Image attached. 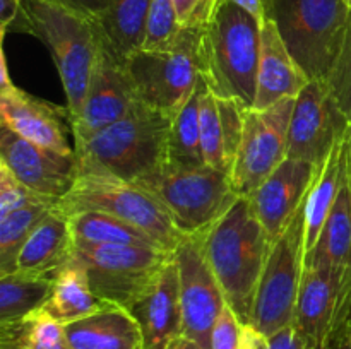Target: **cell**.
<instances>
[{"label":"cell","instance_id":"cell-14","mask_svg":"<svg viewBox=\"0 0 351 349\" xmlns=\"http://www.w3.org/2000/svg\"><path fill=\"white\" fill-rule=\"evenodd\" d=\"M180 277L182 335L204 349H211L216 320L225 310L226 300L215 272L202 252L199 235H187L175 250Z\"/></svg>","mask_w":351,"mask_h":349},{"label":"cell","instance_id":"cell-25","mask_svg":"<svg viewBox=\"0 0 351 349\" xmlns=\"http://www.w3.org/2000/svg\"><path fill=\"white\" fill-rule=\"evenodd\" d=\"M105 305L108 303L96 296L89 286L88 274L81 263L71 259L53 276V289L41 308L62 325H67L101 310Z\"/></svg>","mask_w":351,"mask_h":349},{"label":"cell","instance_id":"cell-37","mask_svg":"<svg viewBox=\"0 0 351 349\" xmlns=\"http://www.w3.org/2000/svg\"><path fill=\"white\" fill-rule=\"evenodd\" d=\"M243 327L235 311L226 305L216 320L211 334V349H240L242 348Z\"/></svg>","mask_w":351,"mask_h":349},{"label":"cell","instance_id":"cell-48","mask_svg":"<svg viewBox=\"0 0 351 349\" xmlns=\"http://www.w3.org/2000/svg\"><path fill=\"white\" fill-rule=\"evenodd\" d=\"M343 2H345V3H346V5H348V7H350V9H351V0H343Z\"/></svg>","mask_w":351,"mask_h":349},{"label":"cell","instance_id":"cell-43","mask_svg":"<svg viewBox=\"0 0 351 349\" xmlns=\"http://www.w3.org/2000/svg\"><path fill=\"white\" fill-rule=\"evenodd\" d=\"M240 349H267V339L263 334L252 328L250 325L243 327L242 348Z\"/></svg>","mask_w":351,"mask_h":349},{"label":"cell","instance_id":"cell-20","mask_svg":"<svg viewBox=\"0 0 351 349\" xmlns=\"http://www.w3.org/2000/svg\"><path fill=\"white\" fill-rule=\"evenodd\" d=\"M308 82L307 75L285 47L273 21L264 19L261 27L256 101L252 108H271L281 99L297 98Z\"/></svg>","mask_w":351,"mask_h":349},{"label":"cell","instance_id":"cell-24","mask_svg":"<svg viewBox=\"0 0 351 349\" xmlns=\"http://www.w3.org/2000/svg\"><path fill=\"white\" fill-rule=\"evenodd\" d=\"M151 2L153 0H108L105 9L93 17L103 48L122 64L143 50Z\"/></svg>","mask_w":351,"mask_h":349},{"label":"cell","instance_id":"cell-4","mask_svg":"<svg viewBox=\"0 0 351 349\" xmlns=\"http://www.w3.org/2000/svg\"><path fill=\"white\" fill-rule=\"evenodd\" d=\"M47 44L67 98L69 120L81 109L101 41L91 16L51 0H23L21 29Z\"/></svg>","mask_w":351,"mask_h":349},{"label":"cell","instance_id":"cell-21","mask_svg":"<svg viewBox=\"0 0 351 349\" xmlns=\"http://www.w3.org/2000/svg\"><path fill=\"white\" fill-rule=\"evenodd\" d=\"M64 327L71 349H146L137 320L117 305H105Z\"/></svg>","mask_w":351,"mask_h":349},{"label":"cell","instance_id":"cell-6","mask_svg":"<svg viewBox=\"0 0 351 349\" xmlns=\"http://www.w3.org/2000/svg\"><path fill=\"white\" fill-rule=\"evenodd\" d=\"M64 214L79 211H101L112 214L160 242L168 252H175L187 235L177 228L163 204L134 181L120 180L106 173H77L71 190L58 201Z\"/></svg>","mask_w":351,"mask_h":349},{"label":"cell","instance_id":"cell-46","mask_svg":"<svg viewBox=\"0 0 351 349\" xmlns=\"http://www.w3.org/2000/svg\"><path fill=\"white\" fill-rule=\"evenodd\" d=\"M345 339H346V341H348L350 344H351V322H350L348 327L345 328Z\"/></svg>","mask_w":351,"mask_h":349},{"label":"cell","instance_id":"cell-30","mask_svg":"<svg viewBox=\"0 0 351 349\" xmlns=\"http://www.w3.org/2000/svg\"><path fill=\"white\" fill-rule=\"evenodd\" d=\"M53 277L10 272L0 276V324L40 310L50 298Z\"/></svg>","mask_w":351,"mask_h":349},{"label":"cell","instance_id":"cell-34","mask_svg":"<svg viewBox=\"0 0 351 349\" xmlns=\"http://www.w3.org/2000/svg\"><path fill=\"white\" fill-rule=\"evenodd\" d=\"M326 82L329 86V91L338 101L339 108L351 122V10L341 50H339L338 58H336L331 74L326 79Z\"/></svg>","mask_w":351,"mask_h":349},{"label":"cell","instance_id":"cell-29","mask_svg":"<svg viewBox=\"0 0 351 349\" xmlns=\"http://www.w3.org/2000/svg\"><path fill=\"white\" fill-rule=\"evenodd\" d=\"M202 86L204 81L201 79L192 98L182 106L177 115L171 116L170 137H168V166L199 168L206 164L201 146V120H199Z\"/></svg>","mask_w":351,"mask_h":349},{"label":"cell","instance_id":"cell-13","mask_svg":"<svg viewBox=\"0 0 351 349\" xmlns=\"http://www.w3.org/2000/svg\"><path fill=\"white\" fill-rule=\"evenodd\" d=\"M350 127L351 122L329 91L328 82L311 81L295 98L287 157L319 166Z\"/></svg>","mask_w":351,"mask_h":349},{"label":"cell","instance_id":"cell-39","mask_svg":"<svg viewBox=\"0 0 351 349\" xmlns=\"http://www.w3.org/2000/svg\"><path fill=\"white\" fill-rule=\"evenodd\" d=\"M267 339V349H308L300 332L293 324L287 325L281 331L274 332Z\"/></svg>","mask_w":351,"mask_h":349},{"label":"cell","instance_id":"cell-19","mask_svg":"<svg viewBox=\"0 0 351 349\" xmlns=\"http://www.w3.org/2000/svg\"><path fill=\"white\" fill-rule=\"evenodd\" d=\"M129 311L143 331L146 349H167L182 335L180 277L175 255Z\"/></svg>","mask_w":351,"mask_h":349},{"label":"cell","instance_id":"cell-18","mask_svg":"<svg viewBox=\"0 0 351 349\" xmlns=\"http://www.w3.org/2000/svg\"><path fill=\"white\" fill-rule=\"evenodd\" d=\"M69 109L57 108L12 82L0 86V122L17 135L60 154H75L65 137Z\"/></svg>","mask_w":351,"mask_h":349},{"label":"cell","instance_id":"cell-40","mask_svg":"<svg viewBox=\"0 0 351 349\" xmlns=\"http://www.w3.org/2000/svg\"><path fill=\"white\" fill-rule=\"evenodd\" d=\"M23 23V0H0V29L19 31Z\"/></svg>","mask_w":351,"mask_h":349},{"label":"cell","instance_id":"cell-15","mask_svg":"<svg viewBox=\"0 0 351 349\" xmlns=\"http://www.w3.org/2000/svg\"><path fill=\"white\" fill-rule=\"evenodd\" d=\"M139 101L125 64L103 48L89 81L81 109L69 120L74 149L98 135L106 127L122 120Z\"/></svg>","mask_w":351,"mask_h":349},{"label":"cell","instance_id":"cell-1","mask_svg":"<svg viewBox=\"0 0 351 349\" xmlns=\"http://www.w3.org/2000/svg\"><path fill=\"white\" fill-rule=\"evenodd\" d=\"M197 235L226 305L243 325H249L261 274L273 245L249 198H237L215 224Z\"/></svg>","mask_w":351,"mask_h":349},{"label":"cell","instance_id":"cell-35","mask_svg":"<svg viewBox=\"0 0 351 349\" xmlns=\"http://www.w3.org/2000/svg\"><path fill=\"white\" fill-rule=\"evenodd\" d=\"M41 202L57 204V201L43 197L27 188L23 181L17 180L16 174L5 164L0 163V218L27 205L41 204Z\"/></svg>","mask_w":351,"mask_h":349},{"label":"cell","instance_id":"cell-32","mask_svg":"<svg viewBox=\"0 0 351 349\" xmlns=\"http://www.w3.org/2000/svg\"><path fill=\"white\" fill-rule=\"evenodd\" d=\"M199 120H201V146L204 161L208 166L226 171L230 174V166L225 156V142H223L221 118L218 112V99L202 86L201 101H199Z\"/></svg>","mask_w":351,"mask_h":349},{"label":"cell","instance_id":"cell-44","mask_svg":"<svg viewBox=\"0 0 351 349\" xmlns=\"http://www.w3.org/2000/svg\"><path fill=\"white\" fill-rule=\"evenodd\" d=\"M167 349H204V348L199 346L195 341H192V339L185 337V335H178V337H175L173 341L167 346Z\"/></svg>","mask_w":351,"mask_h":349},{"label":"cell","instance_id":"cell-33","mask_svg":"<svg viewBox=\"0 0 351 349\" xmlns=\"http://www.w3.org/2000/svg\"><path fill=\"white\" fill-rule=\"evenodd\" d=\"M182 31L177 10L171 0H153L147 14L146 40L143 50L168 48Z\"/></svg>","mask_w":351,"mask_h":349},{"label":"cell","instance_id":"cell-38","mask_svg":"<svg viewBox=\"0 0 351 349\" xmlns=\"http://www.w3.org/2000/svg\"><path fill=\"white\" fill-rule=\"evenodd\" d=\"M182 27H202L215 12L219 0H171Z\"/></svg>","mask_w":351,"mask_h":349},{"label":"cell","instance_id":"cell-9","mask_svg":"<svg viewBox=\"0 0 351 349\" xmlns=\"http://www.w3.org/2000/svg\"><path fill=\"white\" fill-rule=\"evenodd\" d=\"M307 201V198H305ZM305 202L285 231L273 242L261 274L250 327L264 337L293 324L305 267Z\"/></svg>","mask_w":351,"mask_h":349},{"label":"cell","instance_id":"cell-41","mask_svg":"<svg viewBox=\"0 0 351 349\" xmlns=\"http://www.w3.org/2000/svg\"><path fill=\"white\" fill-rule=\"evenodd\" d=\"M51 2L62 3V5H67L71 9L79 10V12L86 14V16L96 17L105 9L108 0H51Z\"/></svg>","mask_w":351,"mask_h":349},{"label":"cell","instance_id":"cell-10","mask_svg":"<svg viewBox=\"0 0 351 349\" xmlns=\"http://www.w3.org/2000/svg\"><path fill=\"white\" fill-rule=\"evenodd\" d=\"M173 255L175 252L149 246L81 243H74L72 252V259L88 274L96 296L125 310L139 300Z\"/></svg>","mask_w":351,"mask_h":349},{"label":"cell","instance_id":"cell-7","mask_svg":"<svg viewBox=\"0 0 351 349\" xmlns=\"http://www.w3.org/2000/svg\"><path fill=\"white\" fill-rule=\"evenodd\" d=\"M134 183L153 194L167 207L184 235L206 231L239 198L230 174L208 164L199 168L165 164Z\"/></svg>","mask_w":351,"mask_h":349},{"label":"cell","instance_id":"cell-26","mask_svg":"<svg viewBox=\"0 0 351 349\" xmlns=\"http://www.w3.org/2000/svg\"><path fill=\"white\" fill-rule=\"evenodd\" d=\"M346 135L336 144L328 159L319 166L315 180L305 201V248L307 252L317 242L326 219L338 197L343 178V164H345Z\"/></svg>","mask_w":351,"mask_h":349},{"label":"cell","instance_id":"cell-36","mask_svg":"<svg viewBox=\"0 0 351 349\" xmlns=\"http://www.w3.org/2000/svg\"><path fill=\"white\" fill-rule=\"evenodd\" d=\"M216 99H218V112L219 118H221L226 163H228L230 173H232L233 163H235L237 153H239L240 140H242L243 112H245V106L237 101V99L218 98V96H216Z\"/></svg>","mask_w":351,"mask_h":349},{"label":"cell","instance_id":"cell-27","mask_svg":"<svg viewBox=\"0 0 351 349\" xmlns=\"http://www.w3.org/2000/svg\"><path fill=\"white\" fill-rule=\"evenodd\" d=\"M74 243L81 245H129L165 250L158 240L143 229L101 211H79L67 214ZM168 252V250H167Z\"/></svg>","mask_w":351,"mask_h":349},{"label":"cell","instance_id":"cell-3","mask_svg":"<svg viewBox=\"0 0 351 349\" xmlns=\"http://www.w3.org/2000/svg\"><path fill=\"white\" fill-rule=\"evenodd\" d=\"M171 116L143 101L122 120L74 149L77 173H106L136 181L168 163Z\"/></svg>","mask_w":351,"mask_h":349},{"label":"cell","instance_id":"cell-45","mask_svg":"<svg viewBox=\"0 0 351 349\" xmlns=\"http://www.w3.org/2000/svg\"><path fill=\"white\" fill-rule=\"evenodd\" d=\"M326 349H351V344L345 339V331H343L341 334L336 335V337L329 342V346Z\"/></svg>","mask_w":351,"mask_h":349},{"label":"cell","instance_id":"cell-31","mask_svg":"<svg viewBox=\"0 0 351 349\" xmlns=\"http://www.w3.org/2000/svg\"><path fill=\"white\" fill-rule=\"evenodd\" d=\"M57 204L41 202L0 218V276L16 272V262L21 250L36 226L57 207Z\"/></svg>","mask_w":351,"mask_h":349},{"label":"cell","instance_id":"cell-28","mask_svg":"<svg viewBox=\"0 0 351 349\" xmlns=\"http://www.w3.org/2000/svg\"><path fill=\"white\" fill-rule=\"evenodd\" d=\"M0 349H71L65 327L43 308L0 324Z\"/></svg>","mask_w":351,"mask_h":349},{"label":"cell","instance_id":"cell-17","mask_svg":"<svg viewBox=\"0 0 351 349\" xmlns=\"http://www.w3.org/2000/svg\"><path fill=\"white\" fill-rule=\"evenodd\" d=\"M319 166L287 157L256 192L245 197L271 242L285 231L298 209L304 205Z\"/></svg>","mask_w":351,"mask_h":349},{"label":"cell","instance_id":"cell-11","mask_svg":"<svg viewBox=\"0 0 351 349\" xmlns=\"http://www.w3.org/2000/svg\"><path fill=\"white\" fill-rule=\"evenodd\" d=\"M293 106L295 98H287L271 108H245L242 140L230 173L239 197H249L287 159Z\"/></svg>","mask_w":351,"mask_h":349},{"label":"cell","instance_id":"cell-47","mask_svg":"<svg viewBox=\"0 0 351 349\" xmlns=\"http://www.w3.org/2000/svg\"><path fill=\"white\" fill-rule=\"evenodd\" d=\"M348 146H350V156H351V127L348 130Z\"/></svg>","mask_w":351,"mask_h":349},{"label":"cell","instance_id":"cell-42","mask_svg":"<svg viewBox=\"0 0 351 349\" xmlns=\"http://www.w3.org/2000/svg\"><path fill=\"white\" fill-rule=\"evenodd\" d=\"M225 2L233 3V5L240 7L250 16L256 17L259 23H264L266 19V9H264V0H225Z\"/></svg>","mask_w":351,"mask_h":349},{"label":"cell","instance_id":"cell-2","mask_svg":"<svg viewBox=\"0 0 351 349\" xmlns=\"http://www.w3.org/2000/svg\"><path fill=\"white\" fill-rule=\"evenodd\" d=\"M263 23L240 7L219 0L199 27L201 77L218 98L237 99L245 108L256 101Z\"/></svg>","mask_w":351,"mask_h":349},{"label":"cell","instance_id":"cell-23","mask_svg":"<svg viewBox=\"0 0 351 349\" xmlns=\"http://www.w3.org/2000/svg\"><path fill=\"white\" fill-rule=\"evenodd\" d=\"M305 266L351 269V156L348 135L341 187L317 242L305 253Z\"/></svg>","mask_w":351,"mask_h":349},{"label":"cell","instance_id":"cell-5","mask_svg":"<svg viewBox=\"0 0 351 349\" xmlns=\"http://www.w3.org/2000/svg\"><path fill=\"white\" fill-rule=\"evenodd\" d=\"M264 9L308 81H326L345 40L350 7L343 0H264Z\"/></svg>","mask_w":351,"mask_h":349},{"label":"cell","instance_id":"cell-8","mask_svg":"<svg viewBox=\"0 0 351 349\" xmlns=\"http://www.w3.org/2000/svg\"><path fill=\"white\" fill-rule=\"evenodd\" d=\"M139 101L173 116L201 82L199 27H182L163 50H139L125 62Z\"/></svg>","mask_w":351,"mask_h":349},{"label":"cell","instance_id":"cell-12","mask_svg":"<svg viewBox=\"0 0 351 349\" xmlns=\"http://www.w3.org/2000/svg\"><path fill=\"white\" fill-rule=\"evenodd\" d=\"M351 322V269L304 267L293 325L308 349H326Z\"/></svg>","mask_w":351,"mask_h":349},{"label":"cell","instance_id":"cell-16","mask_svg":"<svg viewBox=\"0 0 351 349\" xmlns=\"http://www.w3.org/2000/svg\"><path fill=\"white\" fill-rule=\"evenodd\" d=\"M0 163L27 188L57 202L71 190L77 177L75 154L55 153L3 125L0 129Z\"/></svg>","mask_w":351,"mask_h":349},{"label":"cell","instance_id":"cell-22","mask_svg":"<svg viewBox=\"0 0 351 349\" xmlns=\"http://www.w3.org/2000/svg\"><path fill=\"white\" fill-rule=\"evenodd\" d=\"M74 252V236L67 214L55 207L29 236L21 250L16 270L31 276L53 277Z\"/></svg>","mask_w":351,"mask_h":349}]
</instances>
